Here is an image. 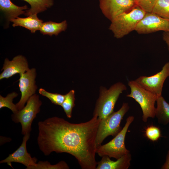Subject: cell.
Returning <instances> with one entry per match:
<instances>
[{"mask_svg": "<svg viewBox=\"0 0 169 169\" xmlns=\"http://www.w3.org/2000/svg\"><path fill=\"white\" fill-rule=\"evenodd\" d=\"M100 120L96 115L88 121L70 123L56 116L38 123L37 143L45 156L53 152L74 156L82 169H95L96 140Z\"/></svg>", "mask_w": 169, "mask_h": 169, "instance_id": "6da1fadb", "label": "cell"}, {"mask_svg": "<svg viewBox=\"0 0 169 169\" xmlns=\"http://www.w3.org/2000/svg\"><path fill=\"white\" fill-rule=\"evenodd\" d=\"M126 90V85L121 82L113 84L108 89L101 87L93 115H96L99 119L101 120L113 112L120 95Z\"/></svg>", "mask_w": 169, "mask_h": 169, "instance_id": "7a4b0ae2", "label": "cell"}, {"mask_svg": "<svg viewBox=\"0 0 169 169\" xmlns=\"http://www.w3.org/2000/svg\"><path fill=\"white\" fill-rule=\"evenodd\" d=\"M146 13L136 5L130 10L124 12L111 21L109 29L115 37L119 39L135 30L138 23Z\"/></svg>", "mask_w": 169, "mask_h": 169, "instance_id": "3957f363", "label": "cell"}, {"mask_svg": "<svg viewBox=\"0 0 169 169\" xmlns=\"http://www.w3.org/2000/svg\"><path fill=\"white\" fill-rule=\"evenodd\" d=\"M129 109L128 103L124 102L118 111H114L100 120L96 140L97 147L101 145L107 137L110 136L115 137L120 131L122 130L120 126L121 121Z\"/></svg>", "mask_w": 169, "mask_h": 169, "instance_id": "277c9868", "label": "cell"}, {"mask_svg": "<svg viewBox=\"0 0 169 169\" xmlns=\"http://www.w3.org/2000/svg\"><path fill=\"white\" fill-rule=\"evenodd\" d=\"M128 84L131 92L126 96L133 99L140 105L142 112V121L146 122L149 118H154L155 105L157 98L156 96L143 88L135 80L129 81Z\"/></svg>", "mask_w": 169, "mask_h": 169, "instance_id": "5b68a950", "label": "cell"}, {"mask_svg": "<svg viewBox=\"0 0 169 169\" xmlns=\"http://www.w3.org/2000/svg\"><path fill=\"white\" fill-rule=\"evenodd\" d=\"M134 117L130 116L120 131L110 141L97 147L96 153L101 157L107 156L117 159L130 152L125 146V139L128 129L134 121Z\"/></svg>", "mask_w": 169, "mask_h": 169, "instance_id": "8992f818", "label": "cell"}, {"mask_svg": "<svg viewBox=\"0 0 169 169\" xmlns=\"http://www.w3.org/2000/svg\"><path fill=\"white\" fill-rule=\"evenodd\" d=\"M42 102L39 95L35 94L30 97L27 102L26 105L17 112L11 115L15 123H20L22 126V134L24 135L30 133L32 124L36 115L40 111Z\"/></svg>", "mask_w": 169, "mask_h": 169, "instance_id": "52a82bcc", "label": "cell"}, {"mask_svg": "<svg viewBox=\"0 0 169 169\" xmlns=\"http://www.w3.org/2000/svg\"><path fill=\"white\" fill-rule=\"evenodd\" d=\"M169 76V62L162 67L161 70L150 76H141L136 80L141 86L156 96L162 95L163 84Z\"/></svg>", "mask_w": 169, "mask_h": 169, "instance_id": "ba28073f", "label": "cell"}, {"mask_svg": "<svg viewBox=\"0 0 169 169\" xmlns=\"http://www.w3.org/2000/svg\"><path fill=\"white\" fill-rule=\"evenodd\" d=\"M139 34H146L158 31L169 32V20L153 12L146 13L135 29Z\"/></svg>", "mask_w": 169, "mask_h": 169, "instance_id": "9c48e42d", "label": "cell"}, {"mask_svg": "<svg viewBox=\"0 0 169 169\" xmlns=\"http://www.w3.org/2000/svg\"><path fill=\"white\" fill-rule=\"evenodd\" d=\"M19 75L18 85L21 95L19 101L16 104L18 110L24 107L29 98L35 94L38 88L36 84L37 73L35 68L30 69Z\"/></svg>", "mask_w": 169, "mask_h": 169, "instance_id": "30bf717a", "label": "cell"}, {"mask_svg": "<svg viewBox=\"0 0 169 169\" xmlns=\"http://www.w3.org/2000/svg\"><path fill=\"white\" fill-rule=\"evenodd\" d=\"M136 6L134 0H99V7L102 13L111 21Z\"/></svg>", "mask_w": 169, "mask_h": 169, "instance_id": "8fae6325", "label": "cell"}, {"mask_svg": "<svg viewBox=\"0 0 169 169\" xmlns=\"http://www.w3.org/2000/svg\"><path fill=\"white\" fill-rule=\"evenodd\" d=\"M30 135V133L24 135L22 144L19 147L6 158L0 161V163H7L12 167V162L19 163L26 166L27 169H32L36 166L37 159L32 157L27 149V142L29 138Z\"/></svg>", "mask_w": 169, "mask_h": 169, "instance_id": "7c38bea8", "label": "cell"}, {"mask_svg": "<svg viewBox=\"0 0 169 169\" xmlns=\"http://www.w3.org/2000/svg\"><path fill=\"white\" fill-rule=\"evenodd\" d=\"M30 69L26 58L21 55L14 57L11 61L8 58L5 59L0 74V79H8L17 74L24 73Z\"/></svg>", "mask_w": 169, "mask_h": 169, "instance_id": "4fadbf2b", "label": "cell"}, {"mask_svg": "<svg viewBox=\"0 0 169 169\" xmlns=\"http://www.w3.org/2000/svg\"><path fill=\"white\" fill-rule=\"evenodd\" d=\"M97 162L96 169H128L131 165V156L130 153L125 154L116 161H113L107 156H102Z\"/></svg>", "mask_w": 169, "mask_h": 169, "instance_id": "5bb4252c", "label": "cell"}, {"mask_svg": "<svg viewBox=\"0 0 169 169\" xmlns=\"http://www.w3.org/2000/svg\"><path fill=\"white\" fill-rule=\"evenodd\" d=\"M0 9L9 21L17 18L19 15L24 14L28 10L26 5L18 6L13 3L10 0H0Z\"/></svg>", "mask_w": 169, "mask_h": 169, "instance_id": "9a60e30c", "label": "cell"}, {"mask_svg": "<svg viewBox=\"0 0 169 169\" xmlns=\"http://www.w3.org/2000/svg\"><path fill=\"white\" fill-rule=\"evenodd\" d=\"M13 23V26L24 27L29 30L32 33L39 30L43 21L39 19L37 14H32L25 18L17 17L11 21Z\"/></svg>", "mask_w": 169, "mask_h": 169, "instance_id": "2e32d148", "label": "cell"}, {"mask_svg": "<svg viewBox=\"0 0 169 169\" xmlns=\"http://www.w3.org/2000/svg\"><path fill=\"white\" fill-rule=\"evenodd\" d=\"M156 102L155 117L159 124L166 125L169 123V104L162 95L157 98Z\"/></svg>", "mask_w": 169, "mask_h": 169, "instance_id": "e0dca14e", "label": "cell"}, {"mask_svg": "<svg viewBox=\"0 0 169 169\" xmlns=\"http://www.w3.org/2000/svg\"><path fill=\"white\" fill-rule=\"evenodd\" d=\"M67 27V22L65 20L60 23L49 21L43 22L39 30L44 35L57 36L61 32L65 31Z\"/></svg>", "mask_w": 169, "mask_h": 169, "instance_id": "ac0fdd59", "label": "cell"}, {"mask_svg": "<svg viewBox=\"0 0 169 169\" xmlns=\"http://www.w3.org/2000/svg\"><path fill=\"white\" fill-rule=\"evenodd\" d=\"M28 2L31 8L26 10L24 15L28 16L32 14L44 12L54 4L53 0H23Z\"/></svg>", "mask_w": 169, "mask_h": 169, "instance_id": "d6986e66", "label": "cell"}, {"mask_svg": "<svg viewBox=\"0 0 169 169\" xmlns=\"http://www.w3.org/2000/svg\"><path fill=\"white\" fill-rule=\"evenodd\" d=\"M64 100L61 105L68 118H71L72 116V111L75 105L74 101L75 91L74 90H70L64 95Z\"/></svg>", "mask_w": 169, "mask_h": 169, "instance_id": "ffe728a7", "label": "cell"}, {"mask_svg": "<svg viewBox=\"0 0 169 169\" xmlns=\"http://www.w3.org/2000/svg\"><path fill=\"white\" fill-rule=\"evenodd\" d=\"M152 12L169 20V0H157Z\"/></svg>", "mask_w": 169, "mask_h": 169, "instance_id": "44dd1931", "label": "cell"}, {"mask_svg": "<svg viewBox=\"0 0 169 169\" xmlns=\"http://www.w3.org/2000/svg\"><path fill=\"white\" fill-rule=\"evenodd\" d=\"M18 94L15 92H13L8 94L5 97H3L0 95V109L7 107L10 109L15 114L18 112V110L16 104L13 103V99L16 97Z\"/></svg>", "mask_w": 169, "mask_h": 169, "instance_id": "7402d4cb", "label": "cell"}, {"mask_svg": "<svg viewBox=\"0 0 169 169\" xmlns=\"http://www.w3.org/2000/svg\"><path fill=\"white\" fill-rule=\"evenodd\" d=\"M69 167L63 161L55 165H51L48 161H39L32 169H68Z\"/></svg>", "mask_w": 169, "mask_h": 169, "instance_id": "603a6c76", "label": "cell"}, {"mask_svg": "<svg viewBox=\"0 0 169 169\" xmlns=\"http://www.w3.org/2000/svg\"><path fill=\"white\" fill-rule=\"evenodd\" d=\"M40 94L48 98L51 102L55 105H61L64 99V95L50 93L41 88L38 90Z\"/></svg>", "mask_w": 169, "mask_h": 169, "instance_id": "cb8c5ba5", "label": "cell"}, {"mask_svg": "<svg viewBox=\"0 0 169 169\" xmlns=\"http://www.w3.org/2000/svg\"><path fill=\"white\" fill-rule=\"evenodd\" d=\"M136 5L146 13L152 12L157 0H134Z\"/></svg>", "mask_w": 169, "mask_h": 169, "instance_id": "d4e9b609", "label": "cell"}, {"mask_svg": "<svg viewBox=\"0 0 169 169\" xmlns=\"http://www.w3.org/2000/svg\"><path fill=\"white\" fill-rule=\"evenodd\" d=\"M145 132L146 137L152 141H157L161 136L160 129L155 126H150L147 127Z\"/></svg>", "mask_w": 169, "mask_h": 169, "instance_id": "484cf974", "label": "cell"}, {"mask_svg": "<svg viewBox=\"0 0 169 169\" xmlns=\"http://www.w3.org/2000/svg\"><path fill=\"white\" fill-rule=\"evenodd\" d=\"M162 38L166 44L169 51V32H164L162 34Z\"/></svg>", "mask_w": 169, "mask_h": 169, "instance_id": "4316f807", "label": "cell"}, {"mask_svg": "<svg viewBox=\"0 0 169 169\" xmlns=\"http://www.w3.org/2000/svg\"><path fill=\"white\" fill-rule=\"evenodd\" d=\"M162 169H169V150L168 151L166 161L161 167Z\"/></svg>", "mask_w": 169, "mask_h": 169, "instance_id": "83f0119b", "label": "cell"}]
</instances>
